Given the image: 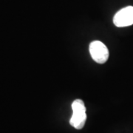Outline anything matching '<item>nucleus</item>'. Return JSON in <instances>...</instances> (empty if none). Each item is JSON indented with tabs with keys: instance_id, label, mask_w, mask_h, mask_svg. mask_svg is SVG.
Returning a JSON list of instances; mask_svg holds the SVG:
<instances>
[{
	"instance_id": "1",
	"label": "nucleus",
	"mask_w": 133,
	"mask_h": 133,
	"mask_svg": "<svg viewBox=\"0 0 133 133\" xmlns=\"http://www.w3.org/2000/svg\"><path fill=\"white\" fill-rule=\"evenodd\" d=\"M72 115L70 124L74 128L81 129L84 127L87 120L86 107L84 101L81 99L75 100L72 104Z\"/></svg>"
},
{
	"instance_id": "3",
	"label": "nucleus",
	"mask_w": 133,
	"mask_h": 133,
	"mask_svg": "<svg viewBox=\"0 0 133 133\" xmlns=\"http://www.w3.org/2000/svg\"><path fill=\"white\" fill-rule=\"evenodd\" d=\"M113 23L118 28L128 27L133 24V7L128 6L120 10L113 18Z\"/></svg>"
},
{
	"instance_id": "2",
	"label": "nucleus",
	"mask_w": 133,
	"mask_h": 133,
	"mask_svg": "<svg viewBox=\"0 0 133 133\" xmlns=\"http://www.w3.org/2000/svg\"><path fill=\"white\" fill-rule=\"evenodd\" d=\"M92 58L98 64H104L109 58V50L104 43L100 41L92 42L89 47Z\"/></svg>"
}]
</instances>
